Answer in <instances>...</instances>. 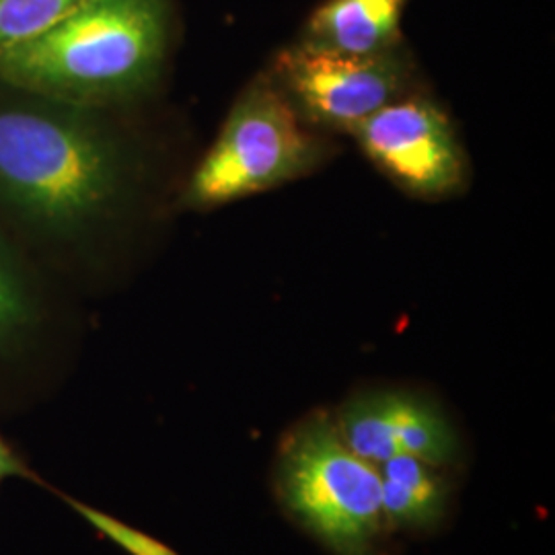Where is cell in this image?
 Wrapping results in <instances>:
<instances>
[{"label":"cell","instance_id":"8fae6325","mask_svg":"<svg viewBox=\"0 0 555 555\" xmlns=\"http://www.w3.org/2000/svg\"><path fill=\"white\" fill-rule=\"evenodd\" d=\"M36 319V300L11 247L0 237V344L25 332Z\"/></svg>","mask_w":555,"mask_h":555},{"label":"cell","instance_id":"52a82bcc","mask_svg":"<svg viewBox=\"0 0 555 555\" xmlns=\"http://www.w3.org/2000/svg\"><path fill=\"white\" fill-rule=\"evenodd\" d=\"M334 417L346 444L373 465L410 455L435 467L453 469L465 456L463 437L444 408L417 391H360L346 399Z\"/></svg>","mask_w":555,"mask_h":555},{"label":"cell","instance_id":"9c48e42d","mask_svg":"<svg viewBox=\"0 0 555 555\" xmlns=\"http://www.w3.org/2000/svg\"><path fill=\"white\" fill-rule=\"evenodd\" d=\"M377 469L383 515L393 535H430L444 525L453 496L449 469L410 455L387 459Z\"/></svg>","mask_w":555,"mask_h":555},{"label":"cell","instance_id":"ba28073f","mask_svg":"<svg viewBox=\"0 0 555 555\" xmlns=\"http://www.w3.org/2000/svg\"><path fill=\"white\" fill-rule=\"evenodd\" d=\"M408 0H327L313 11L298 43L339 56H377L403 46Z\"/></svg>","mask_w":555,"mask_h":555},{"label":"cell","instance_id":"8992f818","mask_svg":"<svg viewBox=\"0 0 555 555\" xmlns=\"http://www.w3.org/2000/svg\"><path fill=\"white\" fill-rule=\"evenodd\" d=\"M358 146L401 190L442 198L465 181V155L437 103L399 98L352 130Z\"/></svg>","mask_w":555,"mask_h":555},{"label":"cell","instance_id":"4fadbf2b","mask_svg":"<svg viewBox=\"0 0 555 555\" xmlns=\"http://www.w3.org/2000/svg\"><path fill=\"white\" fill-rule=\"evenodd\" d=\"M9 477H31L17 453L0 437V483Z\"/></svg>","mask_w":555,"mask_h":555},{"label":"cell","instance_id":"7c38bea8","mask_svg":"<svg viewBox=\"0 0 555 555\" xmlns=\"http://www.w3.org/2000/svg\"><path fill=\"white\" fill-rule=\"evenodd\" d=\"M77 513H79L93 529H98L101 535L112 539L116 545H119L124 552L130 555H179L171 547H167L165 543H160L159 539L146 535L139 529L121 522L114 516L105 515L98 508L77 502L73 498H64Z\"/></svg>","mask_w":555,"mask_h":555},{"label":"cell","instance_id":"6da1fadb","mask_svg":"<svg viewBox=\"0 0 555 555\" xmlns=\"http://www.w3.org/2000/svg\"><path fill=\"white\" fill-rule=\"evenodd\" d=\"M126 160L98 109L0 85V206L48 237H75L107 217Z\"/></svg>","mask_w":555,"mask_h":555},{"label":"cell","instance_id":"277c9868","mask_svg":"<svg viewBox=\"0 0 555 555\" xmlns=\"http://www.w3.org/2000/svg\"><path fill=\"white\" fill-rule=\"evenodd\" d=\"M321 159L323 146L291 101L268 73L259 75L188 181L183 206L206 210L256 196L307 176Z\"/></svg>","mask_w":555,"mask_h":555},{"label":"cell","instance_id":"30bf717a","mask_svg":"<svg viewBox=\"0 0 555 555\" xmlns=\"http://www.w3.org/2000/svg\"><path fill=\"white\" fill-rule=\"evenodd\" d=\"M87 0H0V52L31 40Z\"/></svg>","mask_w":555,"mask_h":555},{"label":"cell","instance_id":"3957f363","mask_svg":"<svg viewBox=\"0 0 555 555\" xmlns=\"http://www.w3.org/2000/svg\"><path fill=\"white\" fill-rule=\"evenodd\" d=\"M274 494L282 513L332 555H391L377 465L339 435L334 412L315 410L278 444Z\"/></svg>","mask_w":555,"mask_h":555},{"label":"cell","instance_id":"5b68a950","mask_svg":"<svg viewBox=\"0 0 555 555\" xmlns=\"http://www.w3.org/2000/svg\"><path fill=\"white\" fill-rule=\"evenodd\" d=\"M268 75L305 124L352 134L358 124L405 95L414 64L403 46L377 56H339L297 41L278 52Z\"/></svg>","mask_w":555,"mask_h":555},{"label":"cell","instance_id":"7a4b0ae2","mask_svg":"<svg viewBox=\"0 0 555 555\" xmlns=\"http://www.w3.org/2000/svg\"><path fill=\"white\" fill-rule=\"evenodd\" d=\"M171 38V0H87L0 52V85L101 109L146 93Z\"/></svg>","mask_w":555,"mask_h":555}]
</instances>
